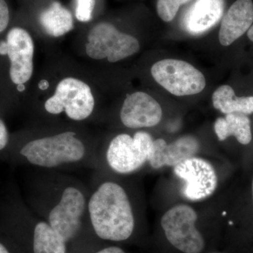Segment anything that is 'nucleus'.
<instances>
[{"mask_svg": "<svg viewBox=\"0 0 253 253\" xmlns=\"http://www.w3.org/2000/svg\"><path fill=\"white\" fill-rule=\"evenodd\" d=\"M87 210L93 229L101 239L123 241L132 234L134 212L126 190L118 183L100 184L88 201Z\"/></svg>", "mask_w": 253, "mask_h": 253, "instance_id": "obj_1", "label": "nucleus"}, {"mask_svg": "<svg viewBox=\"0 0 253 253\" xmlns=\"http://www.w3.org/2000/svg\"><path fill=\"white\" fill-rule=\"evenodd\" d=\"M20 154L33 166L54 168L80 162L85 156L86 148L76 133L65 131L30 141Z\"/></svg>", "mask_w": 253, "mask_h": 253, "instance_id": "obj_2", "label": "nucleus"}, {"mask_svg": "<svg viewBox=\"0 0 253 253\" xmlns=\"http://www.w3.org/2000/svg\"><path fill=\"white\" fill-rule=\"evenodd\" d=\"M154 139L149 133L139 131L133 137L121 134L113 138L106 151L109 167L119 174H129L148 162L154 147Z\"/></svg>", "mask_w": 253, "mask_h": 253, "instance_id": "obj_3", "label": "nucleus"}, {"mask_svg": "<svg viewBox=\"0 0 253 253\" xmlns=\"http://www.w3.org/2000/svg\"><path fill=\"white\" fill-rule=\"evenodd\" d=\"M197 219V213L188 205H177L168 210L161 223L169 244L184 253L202 252L205 241L196 228Z\"/></svg>", "mask_w": 253, "mask_h": 253, "instance_id": "obj_4", "label": "nucleus"}, {"mask_svg": "<svg viewBox=\"0 0 253 253\" xmlns=\"http://www.w3.org/2000/svg\"><path fill=\"white\" fill-rule=\"evenodd\" d=\"M140 49L134 37L121 33L109 23H100L89 31L86 54L93 59H107L115 63L136 54Z\"/></svg>", "mask_w": 253, "mask_h": 253, "instance_id": "obj_5", "label": "nucleus"}, {"mask_svg": "<svg viewBox=\"0 0 253 253\" xmlns=\"http://www.w3.org/2000/svg\"><path fill=\"white\" fill-rule=\"evenodd\" d=\"M94 104V96L87 84L76 78H66L58 84L55 94L46 100L44 109L53 115L65 112L71 120L81 121L91 116Z\"/></svg>", "mask_w": 253, "mask_h": 253, "instance_id": "obj_6", "label": "nucleus"}, {"mask_svg": "<svg viewBox=\"0 0 253 253\" xmlns=\"http://www.w3.org/2000/svg\"><path fill=\"white\" fill-rule=\"evenodd\" d=\"M151 71L155 81L175 96L199 94L206 87L204 74L192 65L181 60L158 61L153 65Z\"/></svg>", "mask_w": 253, "mask_h": 253, "instance_id": "obj_7", "label": "nucleus"}, {"mask_svg": "<svg viewBox=\"0 0 253 253\" xmlns=\"http://www.w3.org/2000/svg\"><path fill=\"white\" fill-rule=\"evenodd\" d=\"M87 202L84 193L76 186L65 188L59 202L51 208L48 221L66 243L74 239L81 227Z\"/></svg>", "mask_w": 253, "mask_h": 253, "instance_id": "obj_8", "label": "nucleus"}, {"mask_svg": "<svg viewBox=\"0 0 253 253\" xmlns=\"http://www.w3.org/2000/svg\"><path fill=\"white\" fill-rule=\"evenodd\" d=\"M174 174L185 182L182 194L186 199L199 201L212 196L217 187V173L202 158H190L174 167Z\"/></svg>", "mask_w": 253, "mask_h": 253, "instance_id": "obj_9", "label": "nucleus"}, {"mask_svg": "<svg viewBox=\"0 0 253 253\" xmlns=\"http://www.w3.org/2000/svg\"><path fill=\"white\" fill-rule=\"evenodd\" d=\"M0 55L9 56L10 78L14 84H24L31 79L33 73L34 43L26 30L21 28L10 30L6 41L0 42Z\"/></svg>", "mask_w": 253, "mask_h": 253, "instance_id": "obj_10", "label": "nucleus"}, {"mask_svg": "<svg viewBox=\"0 0 253 253\" xmlns=\"http://www.w3.org/2000/svg\"><path fill=\"white\" fill-rule=\"evenodd\" d=\"M162 116L161 105L152 96L141 91L128 95L121 111L123 124L130 129L157 126Z\"/></svg>", "mask_w": 253, "mask_h": 253, "instance_id": "obj_11", "label": "nucleus"}, {"mask_svg": "<svg viewBox=\"0 0 253 253\" xmlns=\"http://www.w3.org/2000/svg\"><path fill=\"white\" fill-rule=\"evenodd\" d=\"M199 147V141L193 136H181L169 144L164 139H156L148 163L154 169H160L164 166L174 168L194 157Z\"/></svg>", "mask_w": 253, "mask_h": 253, "instance_id": "obj_12", "label": "nucleus"}, {"mask_svg": "<svg viewBox=\"0 0 253 253\" xmlns=\"http://www.w3.org/2000/svg\"><path fill=\"white\" fill-rule=\"evenodd\" d=\"M253 23L252 0H236L221 21L219 41L222 46L231 45L246 32Z\"/></svg>", "mask_w": 253, "mask_h": 253, "instance_id": "obj_13", "label": "nucleus"}, {"mask_svg": "<svg viewBox=\"0 0 253 253\" xmlns=\"http://www.w3.org/2000/svg\"><path fill=\"white\" fill-rule=\"evenodd\" d=\"M224 0H196L183 18V27L191 35L209 31L222 17Z\"/></svg>", "mask_w": 253, "mask_h": 253, "instance_id": "obj_14", "label": "nucleus"}, {"mask_svg": "<svg viewBox=\"0 0 253 253\" xmlns=\"http://www.w3.org/2000/svg\"><path fill=\"white\" fill-rule=\"evenodd\" d=\"M214 129L219 141L226 140L231 136H235L243 145L249 144L252 140L251 121L244 113H229L225 118H217Z\"/></svg>", "mask_w": 253, "mask_h": 253, "instance_id": "obj_15", "label": "nucleus"}, {"mask_svg": "<svg viewBox=\"0 0 253 253\" xmlns=\"http://www.w3.org/2000/svg\"><path fill=\"white\" fill-rule=\"evenodd\" d=\"M39 21L46 34L55 38L64 36L74 27L71 11L58 1H54L41 13Z\"/></svg>", "mask_w": 253, "mask_h": 253, "instance_id": "obj_16", "label": "nucleus"}, {"mask_svg": "<svg viewBox=\"0 0 253 253\" xmlns=\"http://www.w3.org/2000/svg\"><path fill=\"white\" fill-rule=\"evenodd\" d=\"M212 99L214 109L224 114L240 113L249 115L253 113V96L237 97L230 86H219L213 93Z\"/></svg>", "mask_w": 253, "mask_h": 253, "instance_id": "obj_17", "label": "nucleus"}, {"mask_svg": "<svg viewBox=\"0 0 253 253\" xmlns=\"http://www.w3.org/2000/svg\"><path fill=\"white\" fill-rule=\"evenodd\" d=\"M34 253H66V242L47 221L37 223L33 234Z\"/></svg>", "mask_w": 253, "mask_h": 253, "instance_id": "obj_18", "label": "nucleus"}, {"mask_svg": "<svg viewBox=\"0 0 253 253\" xmlns=\"http://www.w3.org/2000/svg\"><path fill=\"white\" fill-rule=\"evenodd\" d=\"M191 0H158L156 10L159 17L165 22H170L182 4Z\"/></svg>", "mask_w": 253, "mask_h": 253, "instance_id": "obj_19", "label": "nucleus"}, {"mask_svg": "<svg viewBox=\"0 0 253 253\" xmlns=\"http://www.w3.org/2000/svg\"><path fill=\"white\" fill-rule=\"evenodd\" d=\"M95 0H76V16L81 22H88L92 17Z\"/></svg>", "mask_w": 253, "mask_h": 253, "instance_id": "obj_20", "label": "nucleus"}, {"mask_svg": "<svg viewBox=\"0 0 253 253\" xmlns=\"http://www.w3.org/2000/svg\"><path fill=\"white\" fill-rule=\"evenodd\" d=\"M9 22V11L4 0H0V33L4 31Z\"/></svg>", "mask_w": 253, "mask_h": 253, "instance_id": "obj_21", "label": "nucleus"}, {"mask_svg": "<svg viewBox=\"0 0 253 253\" xmlns=\"http://www.w3.org/2000/svg\"><path fill=\"white\" fill-rule=\"evenodd\" d=\"M9 140L8 131L4 122L0 119V151L6 147Z\"/></svg>", "mask_w": 253, "mask_h": 253, "instance_id": "obj_22", "label": "nucleus"}, {"mask_svg": "<svg viewBox=\"0 0 253 253\" xmlns=\"http://www.w3.org/2000/svg\"><path fill=\"white\" fill-rule=\"evenodd\" d=\"M96 253H126L121 249V248L116 247V246H111V247L106 248L98 251Z\"/></svg>", "mask_w": 253, "mask_h": 253, "instance_id": "obj_23", "label": "nucleus"}, {"mask_svg": "<svg viewBox=\"0 0 253 253\" xmlns=\"http://www.w3.org/2000/svg\"><path fill=\"white\" fill-rule=\"evenodd\" d=\"M248 37L251 41L253 42V25L249 28L248 31Z\"/></svg>", "mask_w": 253, "mask_h": 253, "instance_id": "obj_24", "label": "nucleus"}, {"mask_svg": "<svg viewBox=\"0 0 253 253\" xmlns=\"http://www.w3.org/2000/svg\"><path fill=\"white\" fill-rule=\"evenodd\" d=\"M0 253H9L6 248L5 247L4 245L1 244V243H0Z\"/></svg>", "mask_w": 253, "mask_h": 253, "instance_id": "obj_25", "label": "nucleus"}, {"mask_svg": "<svg viewBox=\"0 0 253 253\" xmlns=\"http://www.w3.org/2000/svg\"><path fill=\"white\" fill-rule=\"evenodd\" d=\"M18 90L20 91H22L24 90L25 86L24 84H18Z\"/></svg>", "mask_w": 253, "mask_h": 253, "instance_id": "obj_26", "label": "nucleus"}, {"mask_svg": "<svg viewBox=\"0 0 253 253\" xmlns=\"http://www.w3.org/2000/svg\"></svg>", "mask_w": 253, "mask_h": 253, "instance_id": "obj_27", "label": "nucleus"}]
</instances>
